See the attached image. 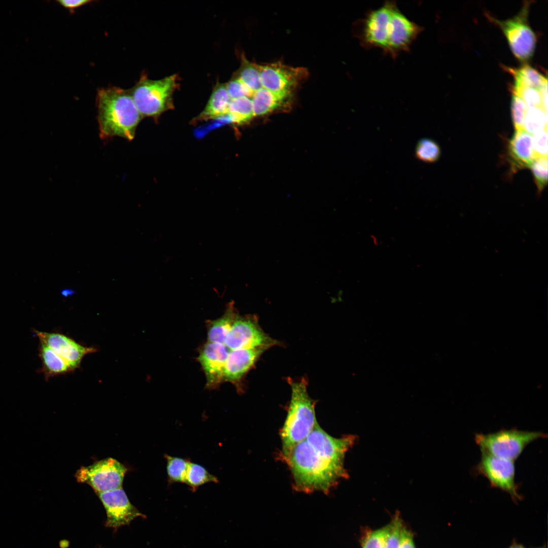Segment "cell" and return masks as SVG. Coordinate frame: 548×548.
<instances>
[{
  "label": "cell",
  "instance_id": "obj_1",
  "mask_svg": "<svg viewBox=\"0 0 548 548\" xmlns=\"http://www.w3.org/2000/svg\"><path fill=\"white\" fill-rule=\"evenodd\" d=\"M355 439L353 435L332 436L317 423L282 460L290 470L293 489L304 493L326 494L347 478L345 456Z\"/></svg>",
  "mask_w": 548,
  "mask_h": 548
},
{
  "label": "cell",
  "instance_id": "obj_30",
  "mask_svg": "<svg viewBox=\"0 0 548 548\" xmlns=\"http://www.w3.org/2000/svg\"><path fill=\"white\" fill-rule=\"evenodd\" d=\"M388 529V525L383 528L367 532L362 539V548H384Z\"/></svg>",
  "mask_w": 548,
  "mask_h": 548
},
{
  "label": "cell",
  "instance_id": "obj_26",
  "mask_svg": "<svg viewBox=\"0 0 548 548\" xmlns=\"http://www.w3.org/2000/svg\"><path fill=\"white\" fill-rule=\"evenodd\" d=\"M441 154L440 148L434 140L425 138L420 140L415 148V156L419 160L432 163L438 160Z\"/></svg>",
  "mask_w": 548,
  "mask_h": 548
},
{
  "label": "cell",
  "instance_id": "obj_20",
  "mask_svg": "<svg viewBox=\"0 0 548 548\" xmlns=\"http://www.w3.org/2000/svg\"><path fill=\"white\" fill-rule=\"evenodd\" d=\"M504 67L513 77L514 85L529 87L539 91L547 85V78L528 64L519 68Z\"/></svg>",
  "mask_w": 548,
  "mask_h": 548
},
{
  "label": "cell",
  "instance_id": "obj_4",
  "mask_svg": "<svg viewBox=\"0 0 548 548\" xmlns=\"http://www.w3.org/2000/svg\"><path fill=\"white\" fill-rule=\"evenodd\" d=\"M177 74L159 80L143 75L129 89L142 117H156L173 107V95L179 86Z\"/></svg>",
  "mask_w": 548,
  "mask_h": 548
},
{
  "label": "cell",
  "instance_id": "obj_36",
  "mask_svg": "<svg viewBox=\"0 0 548 548\" xmlns=\"http://www.w3.org/2000/svg\"><path fill=\"white\" fill-rule=\"evenodd\" d=\"M75 291L71 288H65L61 291V295L64 297H68L73 295Z\"/></svg>",
  "mask_w": 548,
  "mask_h": 548
},
{
  "label": "cell",
  "instance_id": "obj_9",
  "mask_svg": "<svg viewBox=\"0 0 548 548\" xmlns=\"http://www.w3.org/2000/svg\"><path fill=\"white\" fill-rule=\"evenodd\" d=\"M395 5L393 1H387L367 13L361 21L358 36L362 45L386 51L390 32L391 14Z\"/></svg>",
  "mask_w": 548,
  "mask_h": 548
},
{
  "label": "cell",
  "instance_id": "obj_28",
  "mask_svg": "<svg viewBox=\"0 0 548 548\" xmlns=\"http://www.w3.org/2000/svg\"><path fill=\"white\" fill-rule=\"evenodd\" d=\"M534 177L538 192H541L547 183V157L537 156L530 167Z\"/></svg>",
  "mask_w": 548,
  "mask_h": 548
},
{
  "label": "cell",
  "instance_id": "obj_18",
  "mask_svg": "<svg viewBox=\"0 0 548 548\" xmlns=\"http://www.w3.org/2000/svg\"><path fill=\"white\" fill-rule=\"evenodd\" d=\"M231 98L225 84L218 83L212 91L208 103L198 117L200 120L215 119L228 114Z\"/></svg>",
  "mask_w": 548,
  "mask_h": 548
},
{
  "label": "cell",
  "instance_id": "obj_24",
  "mask_svg": "<svg viewBox=\"0 0 548 548\" xmlns=\"http://www.w3.org/2000/svg\"><path fill=\"white\" fill-rule=\"evenodd\" d=\"M166 471L169 484L185 483V476L189 460L165 454Z\"/></svg>",
  "mask_w": 548,
  "mask_h": 548
},
{
  "label": "cell",
  "instance_id": "obj_35",
  "mask_svg": "<svg viewBox=\"0 0 548 548\" xmlns=\"http://www.w3.org/2000/svg\"><path fill=\"white\" fill-rule=\"evenodd\" d=\"M92 1L89 0H59L57 1V2L63 7L66 9L68 10L70 12H73L76 9L80 8L83 6L87 5Z\"/></svg>",
  "mask_w": 548,
  "mask_h": 548
},
{
  "label": "cell",
  "instance_id": "obj_38",
  "mask_svg": "<svg viewBox=\"0 0 548 548\" xmlns=\"http://www.w3.org/2000/svg\"><path fill=\"white\" fill-rule=\"evenodd\" d=\"M540 548H543V547H540Z\"/></svg>",
  "mask_w": 548,
  "mask_h": 548
},
{
  "label": "cell",
  "instance_id": "obj_29",
  "mask_svg": "<svg viewBox=\"0 0 548 548\" xmlns=\"http://www.w3.org/2000/svg\"><path fill=\"white\" fill-rule=\"evenodd\" d=\"M511 115L515 130L524 129V125L528 107L523 100L515 94H512Z\"/></svg>",
  "mask_w": 548,
  "mask_h": 548
},
{
  "label": "cell",
  "instance_id": "obj_27",
  "mask_svg": "<svg viewBox=\"0 0 548 548\" xmlns=\"http://www.w3.org/2000/svg\"><path fill=\"white\" fill-rule=\"evenodd\" d=\"M510 90L512 93L520 97L528 108H540L544 111L541 90L539 91L533 88L514 84L511 86Z\"/></svg>",
  "mask_w": 548,
  "mask_h": 548
},
{
  "label": "cell",
  "instance_id": "obj_3",
  "mask_svg": "<svg viewBox=\"0 0 548 548\" xmlns=\"http://www.w3.org/2000/svg\"><path fill=\"white\" fill-rule=\"evenodd\" d=\"M288 381L291 394L287 414L280 431L282 449L279 456L282 460L310 433L318 423L315 413L316 401L308 393L306 379H289Z\"/></svg>",
  "mask_w": 548,
  "mask_h": 548
},
{
  "label": "cell",
  "instance_id": "obj_21",
  "mask_svg": "<svg viewBox=\"0 0 548 548\" xmlns=\"http://www.w3.org/2000/svg\"><path fill=\"white\" fill-rule=\"evenodd\" d=\"M238 314L233 304L228 306L223 316L210 322L208 325V340L224 344L227 334Z\"/></svg>",
  "mask_w": 548,
  "mask_h": 548
},
{
  "label": "cell",
  "instance_id": "obj_5",
  "mask_svg": "<svg viewBox=\"0 0 548 548\" xmlns=\"http://www.w3.org/2000/svg\"><path fill=\"white\" fill-rule=\"evenodd\" d=\"M546 437V434L540 431L503 429L494 433L476 434L475 441L482 452L515 461L528 444Z\"/></svg>",
  "mask_w": 548,
  "mask_h": 548
},
{
  "label": "cell",
  "instance_id": "obj_32",
  "mask_svg": "<svg viewBox=\"0 0 548 548\" xmlns=\"http://www.w3.org/2000/svg\"><path fill=\"white\" fill-rule=\"evenodd\" d=\"M225 84L231 99L246 97L251 99L253 94V91L234 76Z\"/></svg>",
  "mask_w": 548,
  "mask_h": 548
},
{
  "label": "cell",
  "instance_id": "obj_13",
  "mask_svg": "<svg viewBox=\"0 0 548 548\" xmlns=\"http://www.w3.org/2000/svg\"><path fill=\"white\" fill-rule=\"evenodd\" d=\"M422 28L410 20L395 4L391 19V30L385 52L396 56L406 51L422 31Z\"/></svg>",
  "mask_w": 548,
  "mask_h": 548
},
{
  "label": "cell",
  "instance_id": "obj_23",
  "mask_svg": "<svg viewBox=\"0 0 548 548\" xmlns=\"http://www.w3.org/2000/svg\"><path fill=\"white\" fill-rule=\"evenodd\" d=\"M229 117L234 124L242 125L254 117L251 99L243 97L231 99L228 111Z\"/></svg>",
  "mask_w": 548,
  "mask_h": 548
},
{
  "label": "cell",
  "instance_id": "obj_31",
  "mask_svg": "<svg viewBox=\"0 0 548 548\" xmlns=\"http://www.w3.org/2000/svg\"><path fill=\"white\" fill-rule=\"evenodd\" d=\"M403 525L402 520L398 516H395L388 525L384 548H399L401 530Z\"/></svg>",
  "mask_w": 548,
  "mask_h": 548
},
{
  "label": "cell",
  "instance_id": "obj_6",
  "mask_svg": "<svg viewBox=\"0 0 548 548\" xmlns=\"http://www.w3.org/2000/svg\"><path fill=\"white\" fill-rule=\"evenodd\" d=\"M529 4H525L514 17L504 20L497 19L487 14L486 16L497 25L506 37L514 56L525 62L533 56L537 38L528 21Z\"/></svg>",
  "mask_w": 548,
  "mask_h": 548
},
{
  "label": "cell",
  "instance_id": "obj_34",
  "mask_svg": "<svg viewBox=\"0 0 548 548\" xmlns=\"http://www.w3.org/2000/svg\"><path fill=\"white\" fill-rule=\"evenodd\" d=\"M399 548H416L412 532L403 526L401 530Z\"/></svg>",
  "mask_w": 548,
  "mask_h": 548
},
{
  "label": "cell",
  "instance_id": "obj_14",
  "mask_svg": "<svg viewBox=\"0 0 548 548\" xmlns=\"http://www.w3.org/2000/svg\"><path fill=\"white\" fill-rule=\"evenodd\" d=\"M33 333L40 341L63 359L73 370L80 366L85 355L97 351L96 348L82 346L61 333L35 329Z\"/></svg>",
  "mask_w": 548,
  "mask_h": 548
},
{
  "label": "cell",
  "instance_id": "obj_2",
  "mask_svg": "<svg viewBox=\"0 0 548 548\" xmlns=\"http://www.w3.org/2000/svg\"><path fill=\"white\" fill-rule=\"evenodd\" d=\"M99 135L107 139L115 136L131 141L142 116L129 89L117 87L102 88L96 96Z\"/></svg>",
  "mask_w": 548,
  "mask_h": 548
},
{
  "label": "cell",
  "instance_id": "obj_33",
  "mask_svg": "<svg viewBox=\"0 0 548 548\" xmlns=\"http://www.w3.org/2000/svg\"><path fill=\"white\" fill-rule=\"evenodd\" d=\"M533 136L534 149L536 156L547 157V130H543Z\"/></svg>",
  "mask_w": 548,
  "mask_h": 548
},
{
  "label": "cell",
  "instance_id": "obj_25",
  "mask_svg": "<svg viewBox=\"0 0 548 548\" xmlns=\"http://www.w3.org/2000/svg\"><path fill=\"white\" fill-rule=\"evenodd\" d=\"M524 128L532 135L547 130V113L540 108H528Z\"/></svg>",
  "mask_w": 548,
  "mask_h": 548
},
{
  "label": "cell",
  "instance_id": "obj_15",
  "mask_svg": "<svg viewBox=\"0 0 548 548\" xmlns=\"http://www.w3.org/2000/svg\"><path fill=\"white\" fill-rule=\"evenodd\" d=\"M230 350L224 344L209 342L201 349L198 361L207 380L208 388H215L224 381V370Z\"/></svg>",
  "mask_w": 548,
  "mask_h": 548
},
{
  "label": "cell",
  "instance_id": "obj_37",
  "mask_svg": "<svg viewBox=\"0 0 548 548\" xmlns=\"http://www.w3.org/2000/svg\"><path fill=\"white\" fill-rule=\"evenodd\" d=\"M508 548H525V547L523 546H522V545H520V544H514L511 545Z\"/></svg>",
  "mask_w": 548,
  "mask_h": 548
},
{
  "label": "cell",
  "instance_id": "obj_11",
  "mask_svg": "<svg viewBox=\"0 0 548 548\" xmlns=\"http://www.w3.org/2000/svg\"><path fill=\"white\" fill-rule=\"evenodd\" d=\"M475 471L486 477L492 487L508 493L513 499H521L515 482L514 461L482 452Z\"/></svg>",
  "mask_w": 548,
  "mask_h": 548
},
{
  "label": "cell",
  "instance_id": "obj_8",
  "mask_svg": "<svg viewBox=\"0 0 548 548\" xmlns=\"http://www.w3.org/2000/svg\"><path fill=\"white\" fill-rule=\"evenodd\" d=\"M278 341L264 332L255 316H236L225 338L224 345L230 350L277 345Z\"/></svg>",
  "mask_w": 548,
  "mask_h": 548
},
{
  "label": "cell",
  "instance_id": "obj_12",
  "mask_svg": "<svg viewBox=\"0 0 548 548\" xmlns=\"http://www.w3.org/2000/svg\"><path fill=\"white\" fill-rule=\"evenodd\" d=\"M96 494L106 510L107 527L118 528L136 518H146L131 503L122 488Z\"/></svg>",
  "mask_w": 548,
  "mask_h": 548
},
{
  "label": "cell",
  "instance_id": "obj_16",
  "mask_svg": "<svg viewBox=\"0 0 548 548\" xmlns=\"http://www.w3.org/2000/svg\"><path fill=\"white\" fill-rule=\"evenodd\" d=\"M268 349L259 347L230 350L226 360L224 381L238 382Z\"/></svg>",
  "mask_w": 548,
  "mask_h": 548
},
{
  "label": "cell",
  "instance_id": "obj_7",
  "mask_svg": "<svg viewBox=\"0 0 548 548\" xmlns=\"http://www.w3.org/2000/svg\"><path fill=\"white\" fill-rule=\"evenodd\" d=\"M126 471L122 464L109 458L81 467L75 476L78 482L88 484L98 493L122 488Z\"/></svg>",
  "mask_w": 548,
  "mask_h": 548
},
{
  "label": "cell",
  "instance_id": "obj_17",
  "mask_svg": "<svg viewBox=\"0 0 548 548\" xmlns=\"http://www.w3.org/2000/svg\"><path fill=\"white\" fill-rule=\"evenodd\" d=\"M508 153L515 170L530 167L537 157L534 149L533 136L525 130H515L508 145Z\"/></svg>",
  "mask_w": 548,
  "mask_h": 548
},
{
  "label": "cell",
  "instance_id": "obj_19",
  "mask_svg": "<svg viewBox=\"0 0 548 548\" xmlns=\"http://www.w3.org/2000/svg\"><path fill=\"white\" fill-rule=\"evenodd\" d=\"M39 355L42 361L40 371L46 380L73 370L63 359L40 341Z\"/></svg>",
  "mask_w": 548,
  "mask_h": 548
},
{
  "label": "cell",
  "instance_id": "obj_22",
  "mask_svg": "<svg viewBox=\"0 0 548 548\" xmlns=\"http://www.w3.org/2000/svg\"><path fill=\"white\" fill-rule=\"evenodd\" d=\"M218 478L199 464L190 461L185 483L191 491L195 492L200 486L208 483H218Z\"/></svg>",
  "mask_w": 548,
  "mask_h": 548
},
{
  "label": "cell",
  "instance_id": "obj_10",
  "mask_svg": "<svg viewBox=\"0 0 548 548\" xmlns=\"http://www.w3.org/2000/svg\"><path fill=\"white\" fill-rule=\"evenodd\" d=\"M308 76L306 68L288 66L280 61L260 64L262 84L268 90L276 93L294 94Z\"/></svg>",
  "mask_w": 548,
  "mask_h": 548
}]
</instances>
